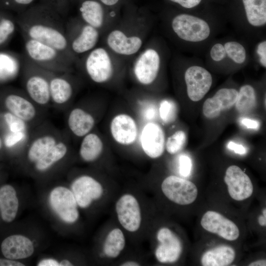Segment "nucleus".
I'll use <instances>...</instances> for the list:
<instances>
[{"label": "nucleus", "instance_id": "nucleus-22", "mask_svg": "<svg viewBox=\"0 0 266 266\" xmlns=\"http://www.w3.org/2000/svg\"><path fill=\"white\" fill-rule=\"evenodd\" d=\"M93 115L87 110L75 107L69 112L67 125L70 132L76 136L83 137L91 132L95 125Z\"/></svg>", "mask_w": 266, "mask_h": 266}, {"label": "nucleus", "instance_id": "nucleus-36", "mask_svg": "<svg viewBox=\"0 0 266 266\" xmlns=\"http://www.w3.org/2000/svg\"><path fill=\"white\" fill-rule=\"evenodd\" d=\"M224 46L226 54L234 62L241 64L245 62L246 51L241 44L236 41H228Z\"/></svg>", "mask_w": 266, "mask_h": 266}, {"label": "nucleus", "instance_id": "nucleus-10", "mask_svg": "<svg viewBox=\"0 0 266 266\" xmlns=\"http://www.w3.org/2000/svg\"><path fill=\"white\" fill-rule=\"evenodd\" d=\"M49 201L54 211L64 221L72 223L78 218L77 203L70 190L59 186L51 192Z\"/></svg>", "mask_w": 266, "mask_h": 266}, {"label": "nucleus", "instance_id": "nucleus-23", "mask_svg": "<svg viewBox=\"0 0 266 266\" xmlns=\"http://www.w3.org/2000/svg\"><path fill=\"white\" fill-rule=\"evenodd\" d=\"M23 55L4 49L0 50V84L14 79L22 71Z\"/></svg>", "mask_w": 266, "mask_h": 266}, {"label": "nucleus", "instance_id": "nucleus-27", "mask_svg": "<svg viewBox=\"0 0 266 266\" xmlns=\"http://www.w3.org/2000/svg\"><path fill=\"white\" fill-rule=\"evenodd\" d=\"M79 11L83 22L99 29L104 23V11L99 2L95 0H85L80 5Z\"/></svg>", "mask_w": 266, "mask_h": 266}, {"label": "nucleus", "instance_id": "nucleus-38", "mask_svg": "<svg viewBox=\"0 0 266 266\" xmlns=\"http://www.w3.org/2000/svg\"><path fill=\"white\" fill-rule=\"evenodd\" d=\"M2 119L9 129V132H26V122L7 111L2 114Z\"/></svg>", "mask_w": 266, "mask_h": 266}, {"label": "nucleus", "instance_id": "nucleus-7", "mask_svg": "<svg viewBox=\"0 0 266 266\" xmlns=\"http://www.w3.org/2000/svg\"><path fill=\"white\" fill-rule=\"evenodd\" d=\"M78 29L68 23L66 36L70 50L74 55L86 53L95 48L99 38V30L83 22Z\"/></svg>", "mask_w": 266, "mask_h": 266}, {"label": "nucleus", "instance_id": "nucleus-54", "mask_svg": "<svg viewBox=\"0 0 266 266\" xmlns=\"http://www.w3.org/2000/svg\"><path fill=\"white\" fill-rule=\"evenodd\" d=\"M59 266H72V264L67 260H64L59 263Z\"/></svg>", "mask_w": 266, "mask_h": 266}, {"label": "nucleus", "instance_id": "nucleus-49", "mask_svg": "<svg viewBox=\"0 0 266 266\" xmlns=\"http://www.w3.org/2000/svg\"><path fill=\"white\" fill-rule=\"evenodd\" d=\"M38 266H58L59 263L52 259H47L41 261L38 264Z\"/></svg>", "mask_w": 266, "mask_h": 266}, {"label": "nucleus", "instance_id": "nucleus-47", "mask_svg": "<svg viewBox=\"0 0 266 266\" xmlns=\"http://www.w3.org/2000/svg\"><path fill=\"white\" fill-rule=\"evenodd\" d=\"M22 263L6 258H0V266H24Z\"/></svg>", "mask_w": 266, "mask_h": 266}, {"label": "nucleus", "instance_id": "nucleus-29", "mask_svg": "<svg viewBox=\"0 0 266 266\" xmlns=\"http://www.w3.org/2000/svg\"><path fill=\"white\" fill-rule=\"evenodd\" d=\"M58 142L56 137L52 134H44L37 137L32 141L28 148V159L32 163H36Z\"/></svg>", "mask_w": 266, "mask_h": 266}, {"label": "nucleus", "instance_id": "nucleus-25", "mask_svg": "<svg viewBox=\"0 0 266 266\" xmlns=\"http://www.w3.org/2000/svg\"><path fill=\"white\" fill-rule=\"evenodd\" d=\"M53 72L49 80L51 100L58 105L68 101L73 94V87L70 81L64 75Z\"/></svg>", "mask_w": 266, "mask_h": 266}, {"label": "nucleus", "instance_id": "nucleus-11", "mask_svg": "<svg viewBox=\"0 0 266 266\" xmlns=\"http://www.w3.org/2000/svg\"><path fill=\"white\" fill-rule=\"evenodd\" d=\"M109 130L113 140L122 146L132 145L138 137V128L136 120L126 113L117 114L112 118Z\"/></svg>", "mask_w": 266, "mask_h": 266}, {"label": "nucleus", "instance_id": "nucleus-50", "mask_svg": "<svg viewBox=\"0 0 266 266\" xmlns=\"http://www.w3.org/2000/svg\"><path fill=\"white\" fill-rule=\"evenodd\" d=\"M258 223L262 227L266 226V209L264 208L262 211V214L258 218Z\"/></svg>", "mask_w": 266, "mask_h": 266}, {"label": "nucleus", "instance_id": "nucleus-41", "mask_svg": "<svg viewBox=\"0 0 266 266\" xmlns=\"http://www.w3.org/2000/svg\"><path fill=\"white\" fill-rule=\"evenodd\" d=\"M26 136V132L11 133L6 134L3 144L8 147H11L21 141Z\"/></svg>", "mask_w": 266, "mask_h": 266}, {"label": "nucleus", "instance_id": "nucleus-35", "mask_svg": "<svg viewBox=\"0 0 266 266\" xmlns=\"http://www.w3.org/2000/svg\"><path fill=\"white\" fill-rule=\"evenodd\" d=\"M186 141L185 133L182 130L177 131L166 141L165 149L170 154H177L183 149Z\"/></svg>", "mask_w": 266, "mask_h": 266}, {"label": "nucleus", "instance_id": "nucleus-43", "mask_svg": "<svg viewBox=\"0 0 266 266\" xmlns=\"http://www.w3.org/2000/svg\"><path fill=\"white\" fill-rule=\"evenodd\" d=\"M257 53L259 56L261 64L265 67H266V41L260 42L257 48Z\"/></svg>", "mask_w": 266, "mask_h": 266}, {"label": "nucleus", "instance_id": "nucleus-44", "mask_svg": "<svg viewBox=\"0 0 266 266\" xmlns=\"http://www.w3.org/2000/svg\"><path fill=\"white\" fill-rule=\"evenodd\" d=\"M157 111L153 105H148L144 107L143 110L142 115L145 120L148 121H152L155 118Z\"/></svg>", "mask_w": 266, "mask_h": 266}, {"label": "nucleus", "instance_id": "nucleus-32", "mask_svg": "<svg viewBox=\"0 0 266 266\" xmlns=\"http://www.w3.org/2000/svg\"><path fill=\"white\" fill-rule=\"evenodd\" d=\"M67 152V145L58 141L43 157L35 163L36 169L43 171L65 157Z\"/></svg>", "mask_w": 266, "mask_h": 266}, {"label": "nucleus", "instance_id": "nucleus-48", "mask_svg": "<svg viewBox=\"0 0 266 266\" xmlns=\"http://www.w3.org/2000/svg\"><path fill=\"white\" fill-rule=\"evenodd\" d=\"M241 122L248 129H256L259 126V123L257 121L249 118H243Z\"/></svg>", "mask_w": 266, "mask_h": 266}, {"label": "nucleus", "instance_id": "nucleus-5", "mask_svg": "<svg viewBox=\"0 0 266 266\" xmlns=\"http://www.w3.org/2000/svg\"><path fill=\"white\" fill-rule=\"evenodd\" d=\"M171 27L180 38L190 42L203 41L210 33L209 26L205 21L187 14L176 16L171 22Z\"/></svg>", "mask_w": 266, "mask_h": 266}, {"label": "nucleus", "instance_id": "nucleus-30", "mask_svg": "<svg viewBox=\"0 0 266 266\" xmlns=\"http://www.w3.org/2000/svg\"><path fill=\"white\" fill-rule=\"evenodd\" d=\"M248 23L254 27L266 23V0H242Z\"/></svg>", "mask_w": 266, "mask_h": 266}, {"label": "nucleus", "instance_id": "nucleus-42", "mask_svg": "<svg viewBox=\"0 0 266 266\" xmlns=\"http://www.w3.org/2000/svg\"><path fill=\"white\" fill-rule=\"evenodd\" d=\"M210 55L213 60L217 62L222 61L226 55L224 45L221 43L214 44L210 50Z\"/></svg>", "mask_w": 266, "mask_h": 266}, {"label": "nucleus", "instance_id": "nucleus-21", "mask_svg": "<svg viewBox=\"0 0 266 266\" xmlns=\"http://www.w3.org/2000/svg\"><path fill=\"white\" fill-rule=\"evenodd\" d=\"M0 248L5 258L15 260L28 258L34 251L32 241L28 237L19 234L6 237L1 242Z\"/></svg>", "mask_w": 266, "mask_h": 266}, {"label": "nucleus", "instance_id": "nucleus-45", "mask_svg": "<svg viewBox=\"0 0 266 266\" xmlns=\"http://www.w3.org/2000/svg\"><path fill=\"white\" fill-rule=\"evenodd\" d=\"M172 2L178 3L183 7L191 8L198 5L201 0H170Z\"/></svg>", "mask_w": 266, "mask_h": 266}, {"label": "nucleus", "instance_id": "nucleus-16", "mask_svg": "<svg viewBox=\"0 0 266 266\" xmlns=\"http://www.w3.org/2000/svg\"><path fill=\"white\" fill-rule=\"evenodd\" d=\"M224 182L230 196L236 201L250 197L253 186L249 177L238 166L232 165L226 170Z\"/></svg>", "mask_w": 266, "mask_h": 266}, {"label": "nucleus", "instance_id": "nucleus-6", "mask_svg": "<svg viewBox=\"0 0 266 266\" xmlns=\"http://www.w3.org/2000/svg\"><path fill=\"white\" fill-rule=\"evenodd\" d=\"M165 196L170 201L179 205H188L196 200L198 190L192 182L175 175L166 177L161 184Z\"/></svg>", "mask_w": 266, "mask_h": 266}, {"label": "nucleus", "instance_id": "nucleus-1", "mask_svg": "<svg viewBox=\"0 0 266 266\" xmlns=\"http://www.w3.org/2000/svg\"><path fill=\"white\" fill-rule=\"evenodd\" d=\"M15 18L23 37L52 46L73 62L76 61L68 46L66 24L57 11L47 7L36 8L20 13Z\"/></svg>", "mask_w": 266, "mask_h": 266}, {"label": "nucleus", "instance_id": "nucleus-24", "mask_svg": "<svg viewBox=\"0 0 266 266\" xmlns=\"http://www.w3.org/2000/svg\"><path fill=\"white\" fill-rule=\"evenodd\" d=\"M235 256V251L232 247L219 245L204 252L200 263L203 266H227L233 263Z\"/></svg>", "mask_w": 266, "mask_h": 266}, {"label": "nucleus", "instance_id": "nucleus-51", "mask_svg": "<svg viewBox=\"0 0 266 266\" xmlns=\"http://www.w3.org/2000/svg\"><path fill=\"white\" fill-rule=\"evenodd\" d=\"M249 266H266V260H260L253 262L249 264Z\"/></svg>", "mask_w": 266, "mask_h": 266}, {"label": "nucleus", "instance_id": "nucleus-28", "mask_svg": "<svg viewBox=\"0 0 266 266\" xmlns=\"http://www.w3.org/2000/svg\"><path fill=\"white\" fill-rule=\"evenodd\" d=\"M103 150V143L101 138L97 133L90 132L83 137L79 152L83 160L92 162L101 155Z\"/></svg>", "mask_w": 266, "mask_h": 266}, {"label": "nucleus", "instance_id": "nucleus-34", "mask_svg": "<svg viewBox=\"0 0 266 266\" xmlns=\"http://www.w3.org/2000/svg\"><path fill=\"white\" fill-rule=\"evenodd\" d=\"M234 105L237 111L240 113L250 112L256 105V95L253 87L250 85L242 86L238 92Z\"/></svg>", "mask_w": 266, "mask_h": 266}, {"label": "nucleus", "instance_id": "nucleus-40", "mask_svg": "<svg viewBox=\"0 0 266 266\" xmlns=\"http://www.w3.org/2000/svg\"><path fill=\"white\" fill-rule=\"evenodd\" d=\"M178 163L180 175L183 177H188L190 175L192 167L191 158L186 155H180L179 157Z\"/></svg>", "mask_w": 266, "mask_h": 266}, {"label": "nucleus", "instance_id": "nucleus-52", "mask_svg": "<svg viewBox=\"0 0 266 266\" xmlns=\"http://www.w3.org/2000/svg\"><path fill=\"white\" fill-rule=\"evenodd\" d=\"M100 1L104 5L112 6L116 4L119 0H100Z\"/></svg>", "mask_w": 266, "mask_h": 266}, {"label": "nucleus", "instance_id": "nucleus-26", "mask_svg": "<svg viewBox=\"0 0 266 266\" xmlns=\"http://www.w3.org/2000/svg\"><path fill=\"white\" fill-rule=\"evenodd\" d=\"M19 207L18 199L15 189L6 184L0 187V214L2 220L6 223L15 218Z\"/></svg>", "mask_w": 266, "mask_h": 266}, {"label": "nucleus", "instance_id": "nucleus-15", "mask_svg": "<svg viewBox=\"0 0 266 266\" xmlns=\"http://www.w3.org/2000/svg\"><path fill=\"white\" fill-rule=\"evenodd\" d=\"M189 98L193 101L201 100L210 90L212 84L210 73L198 66L188 67L184 74Z\"/></svg>", "mask_w": 266, "mask_h": 266}, {"label": "nucleus", "instance_id": "nucleus-18", "mask_svg": "<svg viewBox=\"0 0 266 266\" xmlns=\"http://www.w3.org/2000/svg\"><path fill=\"white\" fill-rule=\"evenodd\" d=\"M71 189L77 204L81 208L88 207L93 200L99 199L103 194L101 184L87 175L76 178L72 184Z\"/></svg>", "mask_w": 266, "mask_h": 266}, {"label": "nucleus", "instance_id": "nucleus-53", "mask_svg": "<svg viewBox=\"0 0 266 266\" xmlns=\"http://www.w3.org/2000/svg\"><path fill=\"white\" fill-rule=\"evenodd\" d=\"M122 266H139V265L136 262L129 261V262H127L126 263H124V264L122 265Z\"/></svg>", "mask_w": 266, "mask_h": 266}, {"label": "nucleus", "instance_id": "nucleus-14", "mask_svg": "<svg viewBox=\"0 0 266 266\" xmlns=\"http://www.w3.org/2000/svg\"><path fill=\"white\" fill-rule=\"evenodd\" d=\"M139 141L143 152L149 158L156 159L161 156L165 149V134L162 127L153 121H148L143 126Z\"/></svg>", "mask_w": 266, "mask_h": 266}, {"label": "nucleus", "instance_id": "nucleus-46", "mask_svg": "<svg viewBox=\"0 0 266 266\" xmlns=\"http://www.w3.org/2000/svg\"><path fill=\"white\" fill-rule=\"evenodd\" d=\"M228 147L234 153L239 155L245 154L246 152L245 148L242 145L235 143L233 141H230L228 143Z\"/></svg>", "mask_w": 266, "mask_h": 266}, {"label": "nucleus", "instance_id": "nucleus-8", "mask_svg": "<svg viewBox=\"0 0 266 266\" xmlns=\"http://www.w3.org/2000/svg\"><path fill=\"white\" fill-rule=\"evenodd\" d=\"M0 101L6 111L26 122L33 120L36 115L33 104L13 89L0 88Z\"/></svg>", "mask_w": 266, "mask_h": 266}, {"label": "nucleus", "instance_id": "nucleus-55", "mask_svg": "<svg viewBox=\"0 0 266 266\" xmlns=\"http://www.w3.org/2000/svg\"><path fill=\"white\" fill-rule=\"evenodd\" d=\"M4 144H3V141L1 138V137L0 136V151L1 150V149L2 148V147L3 146Z\"/></svg>", "mask_w": 266, "mask_h": 266}, {"label": "nucleus", "instance_id": "nucleus-2", "mask_svg": "<svg viewBox=\"0 0 266 266\" xmlns=\"http://www.w3.org/2000/svg\"><path fill=\"white\" fill-rule=\"evenodd\" d=\"M24 54L32 62L49 71L66 73L70 70L73 61L56 49L26 37Z\"/></svg>", "mask_w": 266, "mask_h": 266}, {"label": "nucleus", "instance_id": "nucleus-39", "mask_svg": "<svg viewBox=\"0 0 266 266\" xmlns=\"http://www.w3.org/2000/svg\"><path fill=\"white\" fill-rule=\"evenodd\" d=\"M35 0H0L1 9L18 10L21 7L30 5Z\"/></svg>", "mask_w": 266, "mask_h": 266}, {"label": "nucleus", "instance_id": "nucleus-19", "mask_svg": "<svg viewBox=\"0 0 266 266\" xmlns=\"http://www.w3.org/2000/svg\"><path fill=\"white\" fill-rule=\"evenodd\" d=\"M238 91L233 88L219 90L211 98L206 100L203 104L202 112L207 119L218 117L222 112L233 106L236 102Z\"/></svg>", "mask_w": 266, "mask_h": 266}, {"label": "nucleus", "instance_id": "nucleus-12", "mask_svg": "<svg viewBox=\"0 0 266 266\" xmlns=\"http://www.w3.org/2000/svg\"><path fill=\"white\" fill-rule=\"evenodd\" d=\"M159 244L155 250L157 260L162 263H173L178 260L183 245L179 237L170 229L161 228L157 232Z\"/></svg>", "mask_w": 266, "mask_h": 266}, {"label": "nucleus", "instance_id": "nucleus-3", "mask_svg": "<svg viewBox=\"0 0 266 266\" xmlns=\"http://www.w3.org/2000/svg\"><path fill=\"white\" fill-rule=\"evenodd\" d=\"M22 71L24 73V85L30 98L36 103L45 105L51 100L49 80L52 71L43 68L23 55Z\"/></svg>", "mask_w": 266, "mask_h": 266}, {"label": "nucleus", "instance_id": "nucleus-33", "mask_svg": "<svg viewBox=\"0 0 266 266\" xmlns=\"http://www.w3.org/2000/svg\"><path fill=\"white\" fill-rule=\"evenodd\" d=\"M125 246L124 235L118 228L111 230L106 236L104 245L103 252L109 258L117 257Z\"/></svg>", "mask_w": 266, "mask_h": 266}, {"label": "nucleus", "instance_id": "nucleus-17", "mask_svg": "<svg viewBox=\"0 0 266 266\" xmlns=\"http://www.w3.org/2000/svg\"><path fill=\"white\" fill-rule=\"evenodd\" d=\"M116 211L118 220L124 229L131 232L138 230L141 223V212L134 196L126 194L121 197L117 201Z\"/></svg>", "mask_w": 266, "mask_h": 266}, {"label": "nucleus", "instance_id": "nucleus-9", "mask_svg": "<svg viewBox=\"0 0 266 266\" xmlns=\"http://www.w3.org/2000/svg\"><path fill=\"white\" fill-rule=\"evenodd\" d=\"M160 67V57L154 49L148 48L137 57L133 66V74L138 83L151 85L156 79Z\"/></svg>", "mask_w": 266, "mask_h": 266}, {"label": "nucleus", "instance_id": "nucleus-13", "mask_svg": "<svg viewBox=\"0 0 266 266\" xmlns=\"http://www.w3.org/2000/svg\"><path fill=\"white\" fill-rule=\"evenodd\" d=\"M200 225L205 231L229 241H234L240 235L237 226L220 213L208 210L202 215Z\"/></svg>", "mask_w": 266, "mask_h": 266}, {"label": "nucleus", "instance_id": "nucleus-20", "mask_svg": "<svg viewBox=\"0 0 266 266\" xmlns=\"http://www.w3.org/2000/svg\"><path fill=\"white\" fill-rule=\"evenodd\" d=\"M109 48L114 53L123 56H131L137 53L142 45L141 38L136 35L128 36L122 31L110 32L106 38Z\"/></svg>", "mask_w": 266, "mask_h": 266}, {"label": "nucleus", "instance_id": "nucleus-4", "mask_svg": "<svg viewBox=\"0 0 266 266\" xmlns=\"http://www.w3.org/2000/svg\"><path fill=\"white\" fill-rule=\"evenodd\" d=\"M84 62L86 74L95 83L104 84L114 74V66L108 52L104 48H94L87 52Z\"/></svg>", "mask_w": 266, "mask_h": 266}, {"label": "nucleus", "instance_id": "nucleus-37", "mask_svg": "<svg viewBox=\"0 0 266 266\" xmlns=\"http://www.w3.org/2000/svg\"><path fill=\"white\" fill-rule=\"evenodd\" d=\"M159 111L161 120L166 124L173 122L176 118L177 106L172 101L167 100L162 101Z\"/></svg>", "mask_w": 266, "mask_h": 266}, {"label": "nucleus", "instance_id": "nucleus-31", "mask_svg": "<svg viewBox=\"0 0 266 266\" xmlns=\"http://www.w3.org/2000/svg\"><path fill=\"white\" fill-rule=\"evenodd\" d=\"M17 28L16 18L6 10L0 9V50L4 49Z\"/></svg>", "mask_w": 266, "mask_h": 266}]
</instances>
